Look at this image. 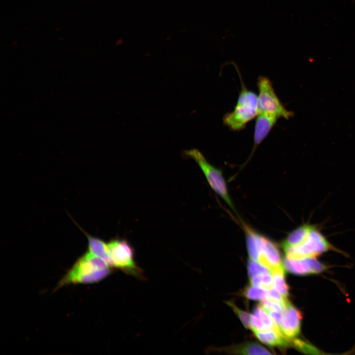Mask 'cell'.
Returning <instances> with one entry per match:
<instances>
[{
    "label": "cell",
    "instance_id": "obj_4",
    "mask_svg": "<svg viewBox=\"0 0 355 355\" xmlns=\"http://www.w3.org/2000/svg\"><path fill=\"white\" fill-rule=\"evenodd\" d=\"M185 154L198 165L212 189L236 213L221 171L210 164L198 149L186 150Z\"/></svg>",
    "mask_w": 355,
    "mask_h": 355
},
{
    "label": "cell",
    "instance_id": "obj_17",
    "mask_svg": "<svg viewBox=\"0 0 355 355\" xmlns=\"http://www.w3.org/2000/svg\"><path fill=\"white\" fill-rule=\"evenodd\" d=\"M271 273H265L250 278V284L269 289L273 286L274 283Z\"/></svg>",
    "mask_w": 355,
    "mask_h": 355
},
{
    "label": "cell",
    "instance_id": "obj_9",
    "mask_svg": "<svg viewBox=\"0 0 355 355\" xmlns=\"http://www.w3.org/2000/svg\"><path fill=\"white\" fill-rule=\"evenodd\" d=\"M263 250L258 261L270 270L282 266L280 251L277 245L269 238L263 236Z\"/></svg>",
    "mask_w": 355,
    "mask_h": 355
},
{
    "label": "cell",
    "instance_id": "obj_10",
    "mask_svg": "<svg viewBox=\"0 0 355 355\" xmlns=\"http://www.w3.org/2000/svg\"><path fill=\"white\" fill-rule=\"evenodd\" d=\"M283 266L285 270L295 275L304 276L313 274L311 257L300 259L285 257L283 260Z\"/></svg>",
    "mask_w": 355,
    "mask_h": 355
},
{
    "label": "cell",
    "instance_id": "obj_16",
    "mask_svg": "<svg viewBox=\"0 0 355 355\" xmlns=\"http://www.w3.org/2000/svg\"><path fill=\"white\" fill-rule=\"evenodd\" d=\"M267 292L266 288L250 284L244 288L241 295L247 299L262 300L266 297Z\"/></svg>",
    "mask_w": 355,
    "mask_h": 355
},
{
    "label": "cell",
    "instance_id": "obj_15",
    "mask_svg": "<svg viewBox=\"0 0 355 355\" xmlns=\"http://www.w3.org/2000/svg\"><path fill=\"white\" fill-rule=\"evenodd\" d=\"M271 272L275 288L283 297L287 298L289 287L285 280L284 268L280 266L272 269Z\"/></svg>",
    "mask_w": 355,
    "mask_h": 355
},
{
    "label": "cell",
    "instance_id": "obj_7",
    "mask_svg": "<svg viewBox=\"0 0 355 355\" xmlns=\"http://www.w3.org/2000/svg\"><path fill=\"white\" fill-rule=\"evenodd\" d=\"M301 320L300 312L287 299L284 305L280 330L290 341L299 334Z\"/></svg>",
    "mask_w": 355,
    "mask_h": 355
},
{
    "label": "cell",
    "instance_id": "obj_3",
    "mask_svg": "<svg viewBox=\"0 0 355 355\" xmlns=\"http://www.w3.org/2000/svg\"><path fill=\"white\" fill-rule=\"evenodd\" d=\"M257 87L258 113L286 120L293 117V112L287 109L281 102L275 91L272 81L268 77L259 76L257 78Z\"/></svg>",
    "mask_w": 355,
    "mask_h": 355
},
{
    "label": "cell",
    "instance_id": "obj_13",
    "mask_svg": "<svg viewBox=\"0 0 355 355\" xmlns=\"http://www.w3.org/2000/svg\"><path fill=\"white\" fill-rule=\"evenodd\" d=\"M313 225L304 224L290 232L284 241L282 246L283 249L296 246L301 244L305 239Z\"/></svg>",
    "mask_w": 355,
    "mask_h": 355
},
{
    "label": "cell",
    "instance_id": "obj_20",
    "mask_svg": "<svg viewBox=\"0 0 355 355\" xmlns=\"http://www.w3.org/2000/svg\"><path fill=\"white\" fill-rule=\"evenodd\" d=\"M248 270L249 278L262 273H271V270L266 266L251 259L248 261Z\"/></svg>",
    "mask_w": 355,
    "mask_h": 355
},
{
    "label": "cell",
    "instance_id": "obj_14",
    "mask_svg": "<svg viewBox=\"0 0 355 355\" xmlns=\"http://www.w3.org/2000/svg\"><path fill=\"white\" fill-rule=\"evenodd\" d=\"M85 234L88 239V250L93 254L103 259L110 265L107 244L100 239L94 237L88 234Z\"/></svg>",
    "mask_w": 355,
    "mask_h": 355
},
{
    "label": "cell",
    "instance_id": "obj_1",
    "mask_svg": "<svg viewBox=\"0 0 355 355\" xmlns=\"http://www.w3.org/2000/svg\"><path fill=\"white\" fill-rule=\"evenodd\" d=\"M111 268L103 259L88 250L78 258L60 280L55 290L71 284L98 282L110 274Z\"/></svg>",
    "mask_w": 355,
    "mask_h": 355
},
{
    "label": "cell",
    "instance_id": "obj_23",
    "mask_svg": "<svg viewBox=\"0 0 355 355\" xmlns=\"http://www.w3.org/2000/svg\"><path fill=\"white\" fill-rule=\"evenodd\" d=\"M275 324L280 329L283 312L266 311Z\"/></svg>",
    "mask_w": 355,
    "mask_h": 355
},
{
    "label": "cell",
    "instance_id": "obj_12",
    "mask_svg": "<svg viewBox=\"0 0 355 355\" xmlns=\"http://www.w3.org/2000/svg\"><path fill=\"white\" fill-rule=\"evenodd\" d=\"M220 350L228 354L243 355L272 354V353L270 352L268 349L255 342L245 343L228 348H225Z\"/></svg>",
    "mask_w": 355,
    "mask_h": 355
},
{
    "label": "cell",
    "instance_id": "obj_8",
    "mask_svg": "<svg viewBox=\"0 0 355 355\" xmlns=\"http://www.w3.org/2000/svg\"><path fill=\"white\" fill-rule=\"evenodd\" d=\"M278 119V118L268 114L258 113L256 117L254 125L253 147L247 162L251 158L257 147L270 133Z\"/></svg>",
    "mask_w": 355,
    "mask_h": 355
},
{
    "label": "cell",
    "instance_id": "obj_2",
    "mask_svg": "<svg viewBox=\"0 0 355 355\" xmlns=\"http://www.w3.org/2000/svg\"><path fill=\"white\" fill-rule=\"evenodd\" d=\"M241 81V89L233 110L225 114L222 118L223 124L230 130L239 131L256 118L258 111L257 94L249 90Z\"/></svg>",
    "mask_w": 355,
    "mask_h": 355
},
{
    "label": "cell",
    "instance_id": "obj_5",
    "mask_svg": "<svg viewBox=\"0 0 355 355\" xmlns=\"http://www.w3.org/2000/svg\"><path fill=\"white\" fill-rule=\"evenodd\" d=\"M334 248L319 229L313 225L301 244L283 249L286 257L300 259L306 257H315L323 252Z\"/></svg>",
    "mask_w": 355,
    "mask_h": 355
},
{
    "label": "cell",
    "instance_id": "obj_6",
    "mask_svg": "<svg viewBox=\"0 0 355 355\" xmlns=\"http://www.w3.org/2000/svg\"><path fill=\"white\" fill-rule=\"evenodd\" d=\"M107 244L111 267L118 268L139 278L142 277V270L134 260L133 248L127 241L115 239Z\"/></svg>",
    "mask_w": 355,
    "mask_h": 355
},
{
    "label": "cell",
    "instance_id": "obj_22",
    "mask_svg": "<svg viewBox=\"0 0 355 355\" xmlns=\"http://www.w3.org/2000/svg\"><path fill=\"white\" fill-rule=\"evenodd\" d=\"M266 299L284 305L285 301L287 299V298L283 297L280 292L273 286L268 289Z\"/></svg>",
    "mask_w": 355,
    "mask_h": 355
},
{
    "label": "cell",
    "instance_id": "obj_11",
    "mask_svg": "<svg viewBox=\"0 0 355 355\" xmlns=\"http://www.w3.org/2000/svg\"><path fill=\"white\" fill-rule=\"evenodd\" d=\"M255 336L262 343L272 347H287L290 341L284 335L273 330L264 331H252Z\"/></svg>",
    "mask_w": 355,
    "mask_h": 355
},
{
    "label": "cell",
    "instance_id": "obj_19",
    "mask_svg": "<svg viewBox=\"0 0 355 355\" xmlns=\"http://www.w3.org/2000/svg\"><path fill=\"white\" fill-rule=\"evenodd\" d=\"M290 344L294 347L306 354H319L320 352L315 347L305 341L298 339H293L290 340Z\"/></svg>",
    "mask_w": 355,
    "mask_h": 355
},
{
    "label": "cell",
    "instance_id": "obj_18",
    "mask_svg": "<svg viewBox=\"0 0 355 355\" xmlns=\"http://www.w3.org/2000/svg\"><path fill=\"white\" fill-rule=\"evenodd\" d=\"M225 303L232 308L244 326L247 329H252L251 315L249 313L239 309L232 301H226Z\"/></svg>",
    "mask_w": 355,
    "mask_h": 355
},
{
    "label": "cell",
    "instance_id": "obj_21",
    "mask_svg": "<svg viewBox=\"0 0 355 355\" xmlns=\"http://www.w3.org/2000/svg\"><path fill=\"white\" fill-rule=\"evenodd\" d=\"M259 305L266 311L283 312L284 310L283 305L267 299L262 300Z\"/></svg>",
    "mask_w": 355,
    "mask_h": 355
}]
</instances>
